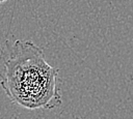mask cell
Masks as SVG:
<instances>
[{
	"label": "cell",
	"instance_id": "obj_1",
	"mask_svg": "<svg viewBox=\"0 0 133 119\" xmlns=\"http://www.w3.org/2000/svg\"><path fill=\"white\" fill-rule=\"evenodd\" d=\"M0 85L11 102L28 110L53 109L61 103L58 69L45 59L43 50L29 40L5 41Z\"/></svg>",
	"mask_w": 133,
	"mask_h": 119
},
{
	"label": "cell",
	"instance_id": "obj_2",
	"mask_svg": "<svg viewBox=\"0 0 133 119\" xmlns=\"http://www.w3.org/2000/svg\"><path fill=\"white\" fill-rule=\"evenodd\" d=\"M6 1H8V0H0V4H2V3H5Z\"/></svg>",
	"mask_w": 133,
	"mask_h": 119
}]
</instances>
